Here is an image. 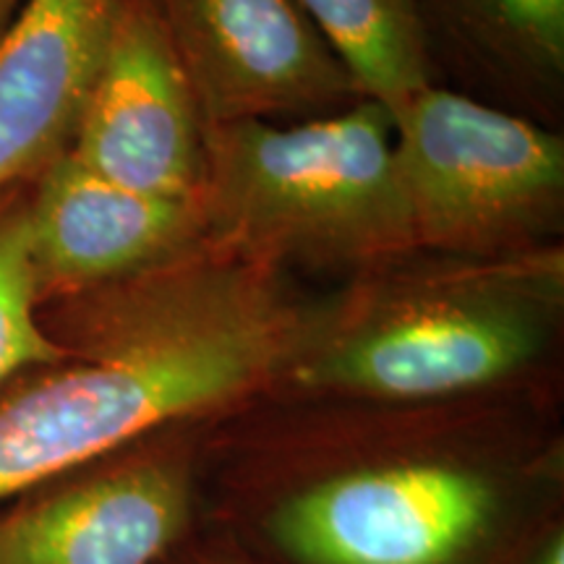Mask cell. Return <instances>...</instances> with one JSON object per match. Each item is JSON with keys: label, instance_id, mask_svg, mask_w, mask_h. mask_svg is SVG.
Here are the masks:
<instances>
[{"label": "cell", "instance_id": "obj_4", "mask_svg": "<svg viewBox=\"0 0 564 564\" xmlns=\"http://www.w3.org/2000/svg\"><path fill=\"white\" fill-rule=\"evenodd\" d=\"M392 126L419 249L499 257L560 243L564 141L546 123L429 84Z\"/></svg>", "mask_w": 564, "mask_h": 564}, {"label": "cell", "instance_id": "obj_15", "mask_svg": "<svg viewBox=\"0 0 564 564\" xmlns=\"http://www.w3.org/2000/svg\"><path fill=\"white\" fill-rule=\"evenodd\" d=\"M21 6H24V0H0V34L11 24V19L17 17Z\"/></svg>", "mask_w": 564, "mask_h": 564}, {"label": "cell", "instance_id": "obj_5", "mask_svg": "<svg viewBox=\"0 0 564 564\" xmlns=\"http://www.w3.org/2000/svg\"><path fill=\"white\" fill-rule=\"evenodd\" d=\"M502 514L505 486L489 465L408 449L301 484L267 531L299 564H463Z\"/></svg>", "mask_w": 564, "mask_h": 564}, {"label": "cell", "instance_id": "obj_8", "mask_svg": "<svg viewBox=\"0 0 564 564\" xmlns=\"http://www.w3.org/2000/svg\"><path fill=\"white\" fill-rule=\"evenodd\" d=\"M100 457L0 510V564H158L192 514L178 453Z\"/></svg>", "mask_w": 564, "mask_h": 564}, {"label": "cell", "instance_id": "obj_9", "mask_svg": "<svg viewBox=\"0 0 564 564\" xmlns=\"http://www.w3.org/2000/svg\"><path fill=\"white\" fill-rule=\"evenodd\" d=\"M199 241V199L118 186L68 152L30 183V259L40 303L147 272Z\"/></svg>", "mask_w": 564, "mask_h": 564}, {"label": "cell", "instance_id": "obj_11", "mask_svg": "<svg viewBox=\"0 0 564 564\" xmlns=\"http://www.w3.org/2000/svg\"><path fill=\"white\" fill-rule=\"evenodd\" d=\"M429 34L453 45L525 108L552 112L564 84V0H419Z\"/></svg>", "mask_w": 564, "mask_h": 564}, {"label": "cell", "instance_id": "obj_3", "mask_svg": "<svg viewBox=\"0 0 564 564\" xmlns=\"http://www.w3.org/2000/svg\"><path fill=\"white\" fill-rule=\"evenodd\" d=\"M204 238L288 272L348 274L415 249L392 116L361 100L308 121L204 129Z\"/></svg>", "mask_w": 564, "mask_h": 564}, {"label": "cell", "instance_id": "obj_6", "mask_svg": "<svg viewBox=\"0 0 564 564\" xmlns=\"http://www.w3.org/2000/svg\"><path fill=\"white\" fill-rule=\"evenodd\" d=\"M204 129L308 121L364 95L299 0H150Z\"/></svg>", "mask_w": 564, "mask_h": 564}, {"label": "cell", "instance_id": "obj_13", "mask_svg": "<svg viewBox=\"0 0 564 564\" xmlns=\"http://www.w3.org/2000/svg\"><path fill=\"white\" fill-rule=\"evenodd\" d=\"M66 358L40 322L30 259V186L0 199V392L13 379Z\"/></svg>", "mask_w": 564, "mask_h": 564}, {"label": "cell", "instance_id": "obj_12", "mask_svg": "<svg viewBox=\"0 0 564 564\" xmlns=\"http://www.w3.org/2000/svg\"><path fill=\"white\" fill-rule=\"evenodd\" d=\"M364 100L400 110L432 82V34L419 0H299Z\"/></svg>", "mask_w": 564, "mask_h": 564}, {"label": "cell", "instance_id": "obj_2", "mask_svg": "<svg viewBox=\"0 0 564 564\" xmlns=\"http://www.w3.org/2000/svg\"><path fill=\"white\" fill-rule=\"evenodd\" d=\"M562 243L468 257L408 249L308 308L280 384L366 403H436L499 387L552 340Z\"/></svg>", "mask_w": 564, "mask_h": 564}, {"label": "cell", "instance_id": "obj_10", "mask_svg": "<svg viewBox=\"0 0 564 564\" xmlns=\"http://www.w3.org/2000/svg\"><path fill=\"white\" fill-rule=\"evenodd\" d=\"M129 0H24L0 34V199L68 152Z\"/></svg>", "mask_w": 564, "mask_h": 564}, {"label": "cell", "instance_id": "obj_14", "mask_svg": "<svg viewBox=\"0 0 564 564\" xmlns=\"http://www.w3.org/2000/svg\"><path fill=\"white\" fill-rule=\"evenodd\" d=\"M528 564H564V541L562 533H552L549 539L535 549V554L531 556Z\"/></svg>", "mask_w": 564, "mask_h": 564}, {"label": "cell", "instance_id": "obj_1", "mask_svg": "<svg viewBox=\"0 0 564 564\" xmlns=\"http://www.w3.org/2000/svg\"><path fill=\"white\" fill-rule=\"evenodd\" d=\"M308 308L288 272L207 238L147 272L42 301L66 358L0 392V502L280 384Z\"/></svg>", "mask_w": 564, "mask_h": 564}, {"label": "cell", "instance_id": "obj_7", "mask_svg": "<svg viewBox=\"0 0 564 564\" xmlns=\"http://www.w3.org/2000/svg\"><path fill=\"white\" fill-rule=\"evenodd\" d=\"M68 154L133 192L199 199L204 123L150 0H129Z\"/></svg>", "mask_w": 564, "mask_h": 564}]
</instances>
